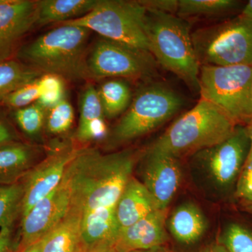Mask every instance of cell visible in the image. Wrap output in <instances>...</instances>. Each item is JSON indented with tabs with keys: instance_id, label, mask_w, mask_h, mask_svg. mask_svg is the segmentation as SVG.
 <instances>
[{
	"instance_id": "1",
	"label": "cell",
	"mask_w": 252,
	"mask_h": 252,
	"mask_svg": "<svg viewBox=\"0 0 252 252\" xmlns=\"http://www.w3.org/2000/svg\"><path fill=\"white\" fill-rule=\"evenodd\" d=\"M135 160L132 151L103 154L79 149L63 178L70 191L71 211L81 217L99 207H116L132 177Z\"/></svg>"
},
{
	"instance_id": "2",
	"label": "cell",
	"mask_w": 252,
	"mask_h": 252,
	"mask_svg": "<svg viewBox=\"0 0 252 252\" xmlns=\"http://www.w3.org/2000/svg\"><path fill=\"white\" fill-rule=\"evenodd\" d=\"M59 26L23 46L18 57L41 73L72 81L89 79L86 46L91 31L74 25Z\"/></svg>"
},
{
	"instance_id": "3",
	"label": "cell",
	"mask_w": 252,
	"mask_h": 252,
	"mask_svg": "<svg viewBox=\"0 0 252 252\" xmlns=\"http://www.w3.org/2000/svg\"><path fill=\"white\" fill-rule=\"evenodd\" d=\"M236 126L217 106L200 98L195 107L172 123L149 150L180 159L226 140Z\"/></svg>"
},
{
	"instance_id": "4",
	"label": "cell",
	"mask_w": 252,
	"mask_h": 252,
	"mask_svg": "<svg viewBox=\"0 0 252 252\" xmlns=\"http://www.w3.org/2000/svg\"><path fill=\"white\" fill-rule=\"evenodd\" d=\"M145 32L149 51L159 64L199 92V63L190 24L175 14L147 10Z\"/></svg>"
},
{
	"instance_id": "5",
	"label": "cell",
	"mask_w": 252,
	"mask_h": 252,
	"mask_svg": "<svg viewBox=\"0 0 252 252\" xmlns=\"http://www.w3.org/2000/svg\"><path fill=\"white\" fill-rule=\"evenodd\" d=\"M185 99L171 88L152 84L138 91L128 108L113 128L109 144L119 146L135 140L173 117Z\"/></svg>"
},
{
	"instance_id": "6",
	"label": "cell",
	"mask_w": 252,
	"mask_h": 252,
	"mask_svg": "<svg viewBox=\"0 0 252 252\" xmlns=\"http://www.w3.org/2000/svg\"><path fill=\"white\" fill-rule=\"evenodd\" d=\"M146 13L147 9L139 1L98 0L85 16L58 25L81 26L104 39L150 53L145 32Z\"/></svg>"
},
{
	"instance_id": "7",
	"label": "cell",
	"mask_w": 252,
	"mask_h": 252,
	"mask_svg": "<svg viewBox=\"0 0 252 252\" xmlns=\"http://www.w3.org/2000/svg\"><path fill=\"white\" fill-rule=\"evenodd\" d=\"M200 65H252V19L243 15L192 32Z\"/></svg>"
},
{
	"instance_id": "8",
	"label": "cell",
	"mask_w": 252,
	"mask_h": 252,
	"mask_svg": "<svg viewBox=\"0 0 252 252\" xmlns=\"http://www.w3.org/2000/svg\"><path fill=\"white\" fill-rule=\"evenodd\" d=\"M252 65H200L199 93L236 125L249 123Z\"/></svg>"
},
{
	"instance_id": "9",
	"label": "cell",
	"mask_w": 252,
	"mask_h": 252,
	"mask_svg": "<svg viewBox=\"0 0 252 252\" xmlns=\"http://www.w3.org/2000/svg\"><path fill=\"white\" fill-rule=\"evenodd\" d=\"M154 64L150 53L104 38L95 43L86 59L89 78L94 79H144L154 74Z\"/></svg>"
},
{
	"instance_id": "10",
	"label": "cell",
	"mask_w": 252,
	"mask_h": 252,
	"mask_svg": "<svg viewBox=\"0 0 252 252\" xmlns=\"http://www.w3.org/2000/svg\"><path fill=\"white\" fill-rule=\"evenodd\" d=\"M250 140L246 126L237 125L226 140L195 155L220 188H229L237 182L250 152Z\"/></svg>"
},
{
	"instance_id": "11",
	"label": "cell",
	"mask_w": 252,
	"mask_h": 252,
	"mask_svg": "<svg viewBox=\"0 0 252 252\" xmlns=\"http://www.w3.org/2000/svg\"><path fill=\"white\" fill-rule=\"evenodd\" d=\"M70 191L62 182L22 218L21 238L16 252L39 241L65 217L70 210Z\"/></svg>"
},
{
	"instance_id": "12",
	"label": "cell",
	"mask_w": 252,
	"mask_h": 252,
	"mask_svg": "<svg viewBox=\"0 0 252 252\" xmlns=\"http://www.w3.org/2000/svg\"><path fill=\"white\" fill-rule=\"evenodd\" d=\"M79 151L67 149L56 152L37 164L26 176L20 212L22 218L61 184L68 165Z\"/></svg>"
},
{
	"instance_id": "13",
	"label": "cell",
	"mask_w": 252,
	"mask_h": 252,
	"mask_svg": "<svg viewBox=\"0 0 252 252\" xmlns=\"http://www.w3.org/2000/svg\"><path fill=\"white\" fill-rule=\"evenodd\" d=\"M142 180L159 210H167L182 183L180 159L148 150L142 169Z\"/></svg>"
},
{
	"instance_id": "14",
	"label": "cell",
	"mask_w": 252,
	"mask_h": 252,
	"mask_svg": "<svg viewBox=\"0 0 252 252\" xmlns=\"http://www.w3.org/2000/svg\"><path fill=\"white\" fill-rule=\"evenodd\" d=\"M38 1L2 0L0 2V60L10 54L37 23Z\"/></svg>"
},
{
	"instance_id": "15",
	"label": "cell",
	"mask_w": 252,
	"mask_h": 252,
	"mask_svg": "<svg viewBox=\"0 0 252 252\" xmlns=\"http://www.w3.org/2000/svg\"><path fill=\"white\" fill-rule=\"evenodd\" d=\"M167 211L156 210L130 226L120 230L114 244L116 252L165 246L169 240L166 230Z\"/></svg>"
},
{
	"instance_id": "16",
	"label": "cell",
	"mask_w": 252,
	"mask_h": 252,
	"mask_svg": "<svg viewBox=\"0 0 252 252\" xmlns=\"http://www.w3.org/2000/svg\"><path fill=\"white\" fill-rule=\"evenodd\" d=\"M119 231L115 207H99L81 215L80 234L87 252L114 248Z\"/></svg>"
},
{
	"instance_id": "17",
	"label": "cell",
	"mask_w": 252,
	"mask_h": 252,
	"mask_svg": "<svg viewBox=\"0 0 252 252\" xmlns=\"http://www.w3.org/2000/svg\"><path fill=\"white\" fill-rule=\"evenodd\" d=\"M157 210L159 209L155 200L143 183L131 177L115 207L116 220L119 231Z\"/></svg>"
},
{
	"instance_id": "18",
	"label": "cell",
	"mask_w": 252,
	"mask_h": 252,
	"mask_svg": "<svg viewBox=\"0 0 252 252\" xmlns=\"http://www.w3.org/2000/svg\"><path fill=\"white\" fill-rule=\"evenodd\" d=\"M40 149L31 144L13 142L0 147V187L18 183L39 164Z\"/></svg>"
},
{
	"instance_id": "19",
	"label": "cell",
	"mask_w": 252,
	"mask_h": 252,
	"mask_svg": "<svg viewBox=\"0 0 252 252\" xmlns=\"http://www.w3.org/2000/svg\"><path fill=\"white\" fill-rule=\"evenodd\" d=\"M170 234L178 243L191 245L198 241L207 229V220L196 205L186 203L172 212L168 220Z\"/></svg>"
},
{
	"instance_id": "20",
	"label": "cell",
	"mask_w": 252,
	"mask_h": 252,
	"mask_svg": "<svg viewBox=\"0 0 252 252\" xmlns=\"http://www.w3.org/2000/svg\"><path fill=\"white\" fill-rule=\"evenodd\" d=\"M104 117L97 89L89 84L81 94L78 140L89 142L103 137L107 131Z\"/></svg>"
},
{
	"instance_id": "21",
	"label": "cell",
	"mask_w": 252,
	"mask_h": 252,
	"mask_svg": "<svg viewBox=\"0 0 252 252\" xmlns=\"http://www.w3.org/2000/svg\"><path fill=\"white\" fill-rule=\"evenodd\" d=\"M81 217L67 215L56 228L42 239V252H87L80 234Z\"/></svg>"
},
{
	"instance_id": "22",
	"label": "cell",
	"mask_w": 252,
	"mask_h": 252,
	"mask_svg": "<svg viewBox=\"0 0 252 252\" xmlns=\"http://www.w3.org/2000/svg\"><path fill=\"white\" fill-rule=\"evenodd\" d=\"M98 0H42L38 1V25L59 23L85 16Z\"/></svg>"
},
{
	"instance_id": "23",
	"label": "cell",
	"mask_w": 252,
	"mask_h": 252,
	"mask_svg": "<svg viewBox=\"0 0 252 252\" xmlns=\"http://www.w3.org/2000/svg\"><path fill=\"white\" fill-rule=\"evenodd\" d=\"M104 117L114 119L127 110L132 102L130 88L125 81L112 79L97 89Z\"/></svg>"
},
{
	"instance_id": "24",
	"label": "cell",
	"mask_w": 252,
	"mask_h": 252,
	"mask_svg": "<svg viewBox=\"0 0 252 252\" xmlns=\"http://www.w3.org/2000/svg\"><path fill=\"white\" fill-rule=\"evenodd\" d=\"M41 74L19 61L0 60V101L21 86L39 79Z\"/></svg>"
},
{
	"instance_id": "25",
	"label": "cell",
	"mask_w": 252,
	"mask_h": 252,
	"mask_svg": "<svg viewBox=\"0 0 252 252\" xmlns=\"http://www.w3.org/2000/svg\"><path fill=\"white\" fill-rule=\"evenodd\" d=\"M236 0H179V17H219L231 14L240 7Z\"/></svg>"
},
{
	"instance_id": "26",
	"label": "cell",
	"mask_w": 252,
	"mask_h": 252,
	"mask_svg": "<svg viewBox=\"0 0 252 252\" xmlns=\"http://www.w3.org/2000/svg\"><path fill=\"white\" fill-rule=\"evenodd\" d=\"M46 111L37 102L15 109L14 117L21 130L29 137L39 135L46 122Z\"/></svg>"
},
{
	"instance_id": "27",
	"label": "cell",
	"mask_w": 252,
	"mask_h": 252,
	"mask_svg": "<svg viewBox=\"0 0 252 252\" xmlns=\"http://www.w3.org/2000/svg\"><path fill=\"white\" fill-rule=\"evenodd\" d=\"M23 183L0 187V228L13 223L18 212H21Z\"/></svg>"
},
{
	"instance_id": "28",
	"label": "cell",
	"mask_w": 252,
	"mask_h": 252,
	"mask_svg": "<svg viewBox=\"0 0 252 252\" xmlns=\"http://www.w3.org/2000/svg\"><path fill=\"white\" fill-rule=\"evenodd\" d=\"M39 98L38 103L45 109L52 108L64 98V84L62 77L44 74L37 79Z\"/></svg>"
},
{
	"instance_id": "29",
	"label": "cell",
	"mask_w": 252,
	"mask_h": 252,
	"mask_svg": "<svg viewBox=\"0 0 252 252\" xmlns=\"http://www.w3.org/2000/svg\"><path fill=\"white\" fill-rule=\"evenodd\" d=\"M74 120V111L72 104L64 98L49 109L46 117V129L53 135H61L72 127Z\"/></svg>"
},
{
	"instance_id": "30",
	"label": "cell",
	"mask_w": 252,
	"mask_h": 252,
	"mask_svg": "<svg viewBox=\"0 0 252 252\" xmlns=\"http://www.w3.org/2000/svg\"><path fill=\"white\" fill-rule=\"evenodd\" d=\"M219 243L229 252H252V232L239 223H229Z\"/></svg>"
},
{
	"instance_id": "31",
	"label": "cell",
	"mask_w": 252,
	"mask_h": 252,
	"mask_svg": "<svg viewBox=\"0 0 252 252\" xmlns=\"http://www.w3.org/2000/svg\"><path fill=\"white\" fill-rule=\"evenodd\" d=\"M37 79L16 89L1 99L0 103L9 108L18 109L37 102L40 95Z\"/></svg>"
},
{
	"instance_id": "32",
	"label": "cell",
	"mask_w": 252,
	"mask_h": 252,
	"mask_svg": "<svg viewBox=\"0 0 252 252\" xmlns=\"http://www.w3.org/2000/svg\"><path fill=\"white\" fill-rule=\"evenodd\" d=\"M237 198L248 206L252 205V159L247 160L236 184Z\"/></svg>"
},
{
	"instance_id": "33",
	"label": "cell",
	"mask_w": 252,
	"mask_h": 252,
	"mask_svg": "<svg viewBox=\"0 0 252 252\" xmlns=\"http://www.w3.org/2000/svg\"><path fill=\"white\" fill-rule=\"evenodd\" d=\"M139 2L148 11L174 14L178 10L179 0H144Z\"/></svg>"
},
{
	"instance_id": "34",
	"label": "cell",
	"mask_w": 252,
	"mask_h": 252,
	"mask_svg": "<svg viewBox=\"0 0 252 252\" xmlns=\"http://www.w3.org/2000/svg\"><path fill=\"white\" fill-rule=\"evenodd\" d=\"M12 224L3 225L0 228V252H13Z\"/></svg>"
},
{
	"instance_id": "35",
	"label": "cell",
	"mask_w": 252,
	"mask_h": 252,
	"mask_svg": "<svg viewBox=\"0 0 252 252\" xmlns=\"http://www.w3.org/2000/svg\"><path fill=\"white\" fill-rule=\"evenodd\" d=\"M16 135L9 124L0 119V147L16 142Z\"/></svg>"
},
{
	"instance_id": "36",
	"label": "cell",
	"mask_w": 252,
	"mask_h": 252,
	"mask_svg": "<svg viewBox=\"0 0 252 252\" xmlns=\"http://www.w3.org/2000/svg\"><path fill=\"white\" fill-rule=\"evenodd\" d=\"M200 252H229L220 243H212L201 250Z\"/></svg>"
},
{
	"instance_id": "37",
	"label": "cell",
	"mask_w": 252,
	"mask_h": 252,
	"mask_svg": "<svg viewBox=\"0 0 252 252\" xmlns=\"http://www.w3.org/2000/svg\"><path fill=\"white\" fill-rule=\"evenodd\" d=\"M21 252H42V239L39 241L30 245Z\"/></svg>"
},
{
	"instance_id": "38",
	"label": "cell",
	"mask_w": 252,
	"mask_h": 252,
	"mask_svg": "<svg viewBox=\"0 0 252 252\" xmlns=\"http://www.w3.org/2000/svg\"><path fill=\"white\" fill-rule=\"evenodd\" d=\"M122 252H170L165 246L158 247V248L149 249V250H129Z\"/></svg>"
},
{
	"instance_id": "39",
	"label": "cell",
	"mask_w": 252,
	"mask_h": 252,
	"mask_svg": "<svg viewBox=\"0 0 252 252\" xmlns=\"http://www.w3.org/2000/svg\"><path fill=\"white\" fill-rule=\"evenodd\" d=\"M246 17L252 19V0L249 1L245 6H243L241 11V14Z\"/></svg>"
},
{
	"instance_id": "40",
	"label": "cell",
	"mask_w": 252,
	"mask_h": 252,
	"mask_svg": "<svg viewBox=\"0 0 252 252\" xmlns=\"http://www.w3.org/2000/svg\"><path fill=\"white\" fill-rule=\"evenodd\" d=\"M246 127L248 129L249 137H250V152H249L248 158H247V160H249L252 159V119L249 122L248 125H246Z\"/></svg>"
},
{
	"instance_id": "41",
	"label": "cell",
	"mask_w": 252,
	"mask_h": 252,
	"mask_svg": "<svg viewBox=\"0 0 252 252\" xmlns=\"http://www.w3.org/2000/svg\"><path fill=\"white\" fill-rule=\"evenodd\" d=\"M249 118H250V120H249V122H250L252 119V79L250 91V109H249ZM248 124H247V125H248Z\"/></svg>"
},
{
	"instance_id": "42",
	"label": "cell",
	"mask_w": 252,
	"mask_h": 252,
	"mask_svg": "<svg viewBox=\"0 0 252 252\" xmlns=\"http://www.w3.org/2000/svg\"><path fill=\"white\" fill-rule=\"evenodd\" d=\"M89 252H117L114 248H102L96 249Z\"/></svg>"
},
{
	"instance_id": "43",
	"label": "cell",
	"mask_w": 252,
	"mask_h": 252,
	"mask_svg": "<svg viewBox=\"0 0 252 252\" xmlns=\"http://www.w3.org/2000/svg\"><path fill=\"white\" fill-rule=\"evenodd\" d=\"M248 210H249V211L251 212L252 213V206H248Z\"/></svg>"
},
{
	"instance_id": "44",
	"label": "cell",
	"mask_w": 252,
	"mask_h": 252,
	"mask_svg": "<svg viewBox=\"0 0 252 252\" xmlns=\"http://www.w3.org/2000/svg\"><path fill=\"white\" fill-rule=\"evenodd\" d=\"M1 1H2V0H0V2H1Z\"/></svg>"
}]
</instances>
